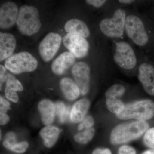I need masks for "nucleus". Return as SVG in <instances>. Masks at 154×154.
<instances>
[{
	"mask_svg": "<svg viewBox=\"0 0 154 154\" xmlns=\"http://www.w3.org/2000/svg\"><path fill=\"white\" fill-rule=\"evenodd\" d=\"M149 128L146 121H133L117 125L110 133V141L113 145L125 144L137 139Z\"/></svg>",
	"mask_w": 154,
	"mask_h": 154,
	"instance_id": "nucleus-1",
	"label": "nucleus"
},
{
	"mask_svg": "<svg viewBox=\"0 0 154 154\" xmlns=\"http://www.w3.org/2000/svg\"><path fill=\"white\" fill-rule=\"evenodd\" d=\"M154 115V102L150 99H142L130 102L125 105L123 111L116 115L122 120L133 119L146 121Z\"/></svg>",
	"mask_w": 154,
	"mask_h": 154,
	"instance_id": "nucleus-2",
	"label": "nucleus"
},
{
	"mask_svg": "<svg viewBox=\"0 0 154 154\" xmlns=\"http://www.w3.org/2000/svg\"><path fill=\"white\" fill-rule=\"evenodd\" d=\"M17 24L23 35L31 36L37 33L41 27L37 9L32 6H22L19 10Z\"/></svg>",
	"mask_w": 154,
	"mask_h": 154,
	"instance_id": "nucleus-3",
	"label": "nucleus"
},
{
	"mask_svg": "<svg viewBox=\"0 0 154 154\" xmlns=\"http://www.w3.org/2000/svg\"><path fill=\"white\" fill-rule=\"evenodd\" d=\"M126 12L124 9L116 10L111 18L102 19L99 28L102 33L110 38H120L123 36L125 28Z\"/></svg>",
	"mask_w": 154,
	"mask_h": 154,
	"instance_id": "nucleus-4",
	"label": "nucleus"
},
{
	"mask_svg": "<svg viewBox=\"0 0 154 154\" xmlns=\"http://www.w3.org/2000/svg\"><path fill=\"white\" fill-rule=\"evenodd\" d=\"M38 66V61L30 53L24 51L10 57L5 62V67L15 74L33 71Z\"/></svg>",
	"mask_w": 154,
	"mask_h": 154,
	"instance_id": "nucleus-5",
	"label": "nucleus"
},
{
	"mask_svg": "<svg viewBox=\"0 0 154 154\" xmlns=\"http://www.w3.org/2000/svg\"><path fill=\"white\" fill-rule=\"evenodd\" d=\"M125 31L129 38L137 46L143 47L148 42L149 36L143 22L137 16H126Z\"/></svg>",
	"mask_w": 154,
	"mask_h": 154,
	"instance_id": "nucleus-6",
	"label": "nucleus"
},
{
	"mask_svg": "<svg viewBox=\"0 0 154 154\" xmlns=\"http://www.w3.org/2000/svg\"><path fill=\"white\" fill-rule=\"evenodd\" d=\"M113 60L119 67L128 70L134 68L137 63L133 48L129 43L125 41L119 42L116 44Z\"/></svg>",
	"mask_w": 154,
	"mask_h": 154,
	"instance_id": "nucleus-7",
	"label": "nucleus"
},
{
	"mask_svg": "<svg viewBox=\"0 0 154 154\" xmlns=\"http://www.w3.org/2000/svg\"><path fill=\"white\" fill-rule=\"evenodd\" d=\"M63 43L75 57L81 58L88 54L89 44L86 38L80 35L68 33L63 37Z\"/></svg>",
	"mask_w": 154,
	"mask_h": 154,
	"instance_id": "nucleus-8",
	"label": "nucleus"
},
{
	"mask_svg": "<svg viewBox=\"0 0 154 154\" xmlns=\"http://www.w3.org/2000/svg\"><path fill=\"white\" fill-rule=\"evenodd\" d=\"M61 40L60 35L57 33H50L45 36L38 46L42 60L48 62L52 59L59 49Z\"/></svg>",
	"mask_w": 154,
	"mask_h": 154,
	"instance_id": "nucleus-9",
	"label": "nucleus"
},
{
	"mask_svg": "<svg viewBox=\"0 0 154 154\" xmlns=\"http://www.w3.org/2000/svg\"><path fill=\"white\" fill-rule=\"evenodd\" d=\"M72 73L81 94L86 95L90 90L91 70L89 66L84 62L77 63L72 68Z\"/></svg>",
	"mask_w": 154,
	"mask_h": 154,
	"instance_id": "nucleus-10",
	"label": "nucleus"
},
{
	"mask_svg": "<svg viewBox=\"0 0 154 154\" xmlns=\"http://www.w3.org/2000/svg\"><path fill=\"white\" fill-rule=\"evenodd\" d=\"M138 79L146 93L154 96V67L147 63L141 64L138 70Z\"/></svg>",
	"mask_w": 154,
	"mask_h": 154,
	"instance_id": "nucleus-11",
	"label": "nucleus"
},
{
	"mask_svg": "<svg viewBox=\"0 0 154 154\" xmlns=\"http://www.w3.org/2000/svg\"><path fill=\"white\" fill-rule=\"evenodd\" d=\"M19 10L16 4L7 2L1 6L0 9V27L8 29L17 22Z\"/></svg>",
	"mask_w": 154,
	"mask_h": 154,
	"instance_id": "nucleus-12",
	"label": "nucleus"
},
{
	"mask_svg": "<svg viewBox=\"0 0 154 154\" xmlns=\"http://www.w3.org/2000/svg\"><path fill=\"white\" fill-rule=\"evenodd\" d=\"M75 57L69 52L63 53L53 62L51 69L55 74H63L67 70L74 64Z\"/></svg>",
	"mask_w": 154,
	"mask_h": 154,
	"instance_id": "nucleus-13",
	"label": "nucleus"
},
{
	"mask_svg": "<svg viewBox=\"0 0 154 154\" xmlns=\"http://www.w3.org/2000/svg\"><path fill=\"white\" fill-rule=\"evenodd\" d=\"M91 106V102L87 98H83L75 102L72 107L70 119L74 123H81L86 117Z\"/></svg>",
	"mask_w": 154,
	"mask_h": 154,
	"instance_id": "nucleus-14",
	"label": "nucleus"
},
{
	"mask_svg": "<svg viewBox=\"0 0 154 154\" xmlns=\"http://www.w3.org/2000/svg\"><path fill=\"white\" fill-rule=\"evenodd\" d=\"M16 47V40L11 33H0V61L8 58Z\"/></svg>",
	"mask_w": 154,
	"mask_h": 154,
	"instance_id": "nucleus-15",
	"label": "nucleus"
},
{
	"mask_svg": "<svg viewBox=\"0 0 154 154\" xmlns=\"http://www.w3.org/2000/svg\"><path fill=\"white\" fill-rule=\"evenodd\" d=\"M38 108L42 122L46 125L51 124L56 113L55 105L52 101L47 99L41 100L38 104Z\"/></svg>",
	"mask_w": 154,
	"mask_h": 154,
	"instance_id": "nucleus-16",
	"label": "nucleus"
},
{
	"mask_svg": "<svg viewBox=\"0 0 154 154\" xmlns=\"http://www.w3.org/2000/svg\"><path fill=\"white\" fill-rule=\"evenodd\" d=\"M5 95L7 99L10 101L17 103L19 101V97L17 91H23L22 84L15 77L10 74H7Z\"/></svg>",
	"mask_w": 154,
	"mask_h": 154,
	"instance_id": "nucleus-17",
	"label": "nucleus"
},
{
	"mask_svg": "<svg viewBox=\"0 0 154 154\" xmlns=\"http://www.w3.org/2000/svg\"><path fill=\"white\" fill-rule=\"evenodd\" d=\"M60 86L64 96L68 100H74L81 94L79 88L76 83L70 78H64L62 79Z\"/></svg>",
	"mask_w": 154,
	"mask_h": 154,
	"instance_id": "nucleus-18",
	"label": "nucleus"
},
{
	"mask_svg": "<svg viewBox=\"0 0 154 154\" xmlns=\"http://www.w3.org/2000/svg\"><path fill=\"white\" fill-rule=\"evenodd\" d=\"M64 29L68 33H73L88 38L90 36V31L87 25L80 19H70L66 22Z\"/></svg>",
	"mask_w": 154,
	"mask_h": 154,
	"instance_id": "nucleus-19",
	"label": "nucleus"
},
{
	"mask_svg": "<svg viewBox=\"0 0 154 154\" xmlns=\"http://www.w3.org/2000/svg\"><path fill=\"white\" fill-rule=\"evenodd\" d=\"M60 131L57 127L47 125L42 128L40 131V136L43 139L45 146L47 148H51L55 145Z\"/></svg>",
	"mask_w": 154,
	"mask_h": 154,
	"instance_id": "nucleus-20",
	"label": "nucleus"
},
{
	"mask_svg": "<svg viewBox=\"0 0 154 154\" xmlns=\"http://www.w3.org/2000/svg\"><path fill=\"white\" fill-rule=\"evenodd\" d=\"M105 103L107 109L116 116L120 114L125 107L124 103L119 98H106Z\"/></svg>",
	"mask_w": 154,
	"mask_h": 154,
	"instance_id": "nucleus-21",
	"label": "nucleus"
},
{
	"mask_svg": "<svg viewBox=\"0 0 154 154\" xmlns=\"http://www.w3.org/2000/svg\"><path fill=\"white\" fill-rule=\"evenodd\" d=\"M95 134V130L94 128H86L82 131L77 133L75 135L74 140L77 143L81 144H86L92 140Z\"/></svg>",
	"mask_w": 154,
	"mask_h": 154,
	"instance_id": "nucleus-22",
	"label": "nucleus"
},
{
	"mask_svg": "<svg viewBox=\"0 0 154 154\" xmlns=\"http://www.w3.org/2000/svg\"><path fill=\"white\" fill-rule=\"evenodd\" d=\"M125 88L120 84L112 85L107 89L105 93V98H119L124 95Z\"/></svg>",
	"mask_w": 154,
	"mask_h": 154,
	"instance_id": "nucleus-23",
	"label": "nucleus"
},
{
	"mask_svg": "<svg viewBox=\"0 0 154 154\" xmlns=\"http://www.w3.org/2000/svg\"><path fill=\"white\" fill-rule=\"evenodd\" d=\"M55 106L56 113L60 122L62 123L65 122L68 118L69 115L70 114L69 108L61 102L56 103Z\"/></svg>",
	"mask_w": 154,
	"mask_h": 154,
	"instance_id": "nucleus-24",
	"label": "nucleus"
},
{
	"mask_svg": "<svg viewBox=\"0 0 154 154\" xmlns=\"http://www.w3.org/2000/svg\"><path fill=\"white\" fill-rule=\"evenodd\" d=\"M144 144L149 148L153 149L154 146V128H149L145 133L143 138Z\"/></svg>",
	"mask_w": 154,
	"mask_h": 154,
	"instance_id": "nucleus-25",
	"label": "nucleus"
},
{
	"mask_svg": "<svg viewBox=\"0 0 154 154\" xmlns=\"http://www.w3.org/2000/svg\"><path fill=\"white\" fill-rule=\"evenodd\" d=\"M17 143L16 135L14 133L9 132L5 137V140L3 142V145L6 148L10 150L11 148Z\"/></svg>",
	"mask_w": 154,
	"mask_h": 154,
	"instance_id": "nucleus-26",
	"label": "nucleus"
},
{
	"mask_svg": "<svg viewBox=\"0 0 154 154\" xmlns=\"http://www.w3.org/2000/svg\"><path fill=\"white\" fill-rule=\"evenodd\" d=\"M95 122L94 119L91 116H86L78 126V129L79 131H82L86 128H93Z\"/></svg>",
	"mask_w": 154,
	"mask_h": 154,
	"instance_id": "nucleus-27",
	"label": "nucleus"
},
{
	"mask_svg": "<svg viewBox=\"0 0 154 154\" xmlns=\"http://www.w3.org/2000/svg\"><path fill=\"white\" fill-rule=\"evenodd\" d=\"M28 146L29 145L27 142H21L15 144L11 148L10 150L17 153H23L27 150Z\"/></svg>",
	"mask_w": 154,
	"mask_h": 154,
	"instance_id": "nucleus-28",
	"label": "nucleus"
},
{
	"mask_svg": "<svg viewBox=\"0 0 154 154\" xmlns=\"http://www.w3.org/2000/svg\"><path fill=\"white\" fill-rule=\"evenodd\" d=\"M117 154H136V151L131 146L124 145L119 148Z\"/></svg>",
	"mask_w": 154,
	"mask_h": 154,
	"instance_id": "nucleus-29",
	"label": "nucleus"
},
{
	"mask_svg": "<svg viewBox=\"0 0 154 154\" xmlns=\"http://www.w3.org/2000/svg\"><path fill=\"white\" fill-rule=\"evenodd\" d=\"M10 104L3 97L0 98V113H7L10 109Z\"/></svg>",
	"mask_w": 154,
	"mask_h": 154,
	"instance_id": "nucleus-30",
	"label": "nucleus"
},
{
	"mask_svg": "<svg viewBox=\"0 0 154 154\" xmlns=\"http://www.w3.org/2000/svg\"><path fill=\"white\" fill-rule=\"evenodd\" d=\"M107 2L105 0H87L86 1V2L91 5L94 6L96 8H99L103 6L104 4Z\"/></svg>",
	"mask_w": 154,
	"mask_h": 154,
	"instance_id": "nucleus-31",
	"label": "nucleus"
},
{
	"mask_svg": "<svg viewBox=\"0 0 154 154\" xmlns=\"http://www.w3.org/2000/svg\"><path fill=\"white\" fill-rule=\"evenodd\" d=\"M92 154H112L110 149L107 148L99 147L95 149Z\"/></svg>",
	"mask_w": 154,
	"mask_h": 154,
	"instance_id": "nucleus-32",
	"label": "nucleus"
},
{
	"mask_svg": "<svg viewBox=\"0 0 154 154\" xmlns=\"http://www.w3.org/2000/svg\"><path fill=\"white\" fill-rule=\"evenodd\" d=\"M5 68L3 66L0 65V81H1V88L3 83L7 81V76L6 75Z\"/></svg>",
	"mask_w": 154,
	"mask_h": 154,
	"instance_id": "nucleus-33",
	"label": "nucleus"
},
{
	"mask_svg": "<svg viewBox=\"0 0 154 154\" xmlns=\"http://www.w3.org/2000/svg\"><path fill=\"white\" fill-rule=\"evenodd\" d=\"M9 117L7 113H0V122L1 125H5L9 121Z\"/></svg>",
	"mask_w": 154,
	"mask_h": 154,
	"instance_id": "nucleus-34",
	"label": "nucleus"
},
{
	"mask_svg": "<svg viewBox=\"0 0 154 154\" xmlns=\"http://www.w3.org/2000/svg\"><path fill=\"white\" fill-rule=\"evenodd\" d=\"M134 2V1L132 0H119V2L121 4H125V5H128V4H131Z\"/></svg>",
	"mask_w": 154,
	"mask_h": 154,
	"instance_id": "nucleus-35",
	"label": "nucleus"
},
{
	"mask_svg": "<svg viewBox=\"0 0 154 154\" xmlns=\"http://www.w3.org/2000/svg\"><path fill=\"white\" fill-rule=\"evenodd\" d=\"M142 154H151V150H147L143 152Z\"/></svg>",
	"mask_w": 154,
	"mask_h": 154,
	"instance_id": "nucleus-36",
	"label": "nucleus"
},
{
	"mask_svg": "<svg viewBox=\"0 0 154 154\" xmlns=\"http://www.w3.org/2000/svg\"><path fill=\"white\" fill-rule=\"evenodd\" d=\"M151 150V154H154V149H150Z\"/></svg>",
	"mask_w": 154,
	"mask_h": 154,
	"instance_id": "nucleus-37",
	"label": "nucleus"
},
{
	"mask_svg": "<svg viewBox=\"0 0 154 154\" xmlns=\"http://www.w3.org/2000/svg\"><path fill=\"white\" fill-rule=\"evenodd\" d=\"M153 149H154V146Z\"/></svg>",
	"mask_w": 154,
	"mask_h": 154,
	"instance_id": "nucleus-38",
	"label": "nucleus"
}]
</instances>
